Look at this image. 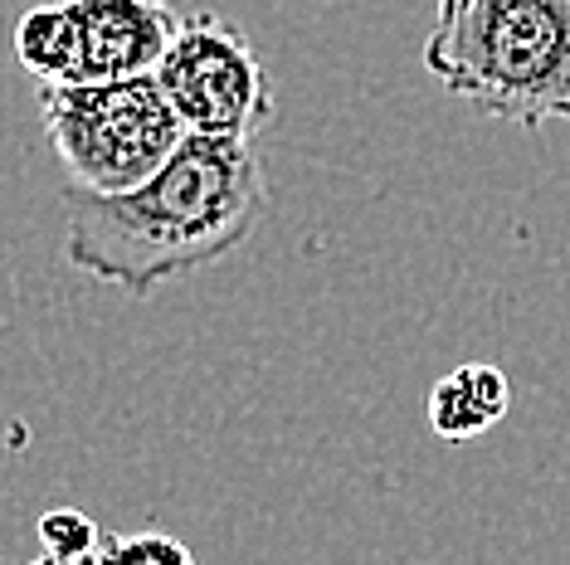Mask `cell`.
<instances>
[{
	"label": "cell",
	"instance_id": "1",
	"mask_svg": "<svg viewBox=\"0 0 570 565\" xmlns=\"http://www.w3.org/2000/svg\"><path fill=\"white\" fill-rule=\"evenodd\" d=\"M264 166L244 137L186 132L132 190L69 196L63 259L94 282L151 298L161 282L200 274L235 254L264 220Z\"/></svg>",
	"mask_w": 570,
	"mask_h": 565
},
{
	"label": "cell",
	"instance_id": "2",
	"mask_svg": "<svg viewBox=\"0 0 570 565\" xmlns=\"http://www.w3.org/2000/svg\"><path fill=\"white\" fill-rule=\"evenodd\" d=\"M424 69L488 118L570 122V0H439Z\"/></svg>",
	"mask_w": 570,
	"mask_h": 565
},
{
	"label": "cell",
	"instance_id": "3",
	"mask_svg": "<svg viewBox=\"0 0 570 565\" xmlns=\"http://www.w3.org/2000/svg\"><path fill=\"white\" fill-rule=\"evenodd\" d=\"M49 147L79 190H132L180 147L186 122L157 73L108 83H40Z\"/></svg>",
	"mask_w": 570,
	"mask_h": 565
},
{
	"label": "cell",
	"instance_id": "4",
	"mask_svg": "<svg viewBox=\"0 0 570 565\" xmlns=\"http://www.w3.org/2000/svg\"><path fill=\"white\" fill-rule=\"evenodd\" d=\"M180 16L166 0H49L16 24V54L40 83H108L157 73Z\"/></svg>",
	"mask_w": 570,
	"mask_h": 565
},
{
	"label": "cell",
	"instance_id": "5",
	"mask_svg": "<svg viewBox=\"0 0 570 565\" xmlns=\"http://www.w3.org/2000/svg\"><path fill=\"white\" fill-rule=\"evenodd\" d=\"M157 79L186 132L249 141L274 118V83H268L264 59L249 34L219 16L180 20L171 49L157 63Z\"/></svg>",
	"mask_w": 570,
	"mask_h": 565
},
{
	"label": "cell",
	"instance_id": "6",
	"mask_svg": "<svg viewBox=\"0 0 570 565\" xmlns=\"http://www.w3.org/2000/svg\"><path fill=\"white\" fill-rule=\"evenodd\" d=\"M508 400H512L508 376H502L498 366L473 361V366L449 370V376L430 390V424H434L439 439L469 444L508 415Z\"/></svg>",
	"mask_w": 570,
	"mask_h": 565
},
{
	"label": "cell",
	"instance_id": "7",
	"mask_svg": "<svg viewBox=\"0 0 570 565\" xmlns=\"http://www.w3.org/2000/svg\"><path fill=\"white\" fill-rule=\"evenodd\" d=\"M98 522L83 517L73 507H55L40 517V546H45V561H59V565H79V561H98Z\"/></svg>",
	"mask_w": 570,
	"mask_h": 565
},
{
	"label": "cell",
	"instance_id": "8",
	"mask_svg": "<svg viewBox=\"0 0 570 565\" xmlns=\"http://www.w3.org/2000/svg\"><path fill=\"white\" fill-rule=\"evenodd\" d=\"M98 561L102 565H190V551L176 536L161 532H141V536H108L98 542Z\"/></svg>",
	"mask_w": 570,
	"mask_h": 565
}]
</instances>
